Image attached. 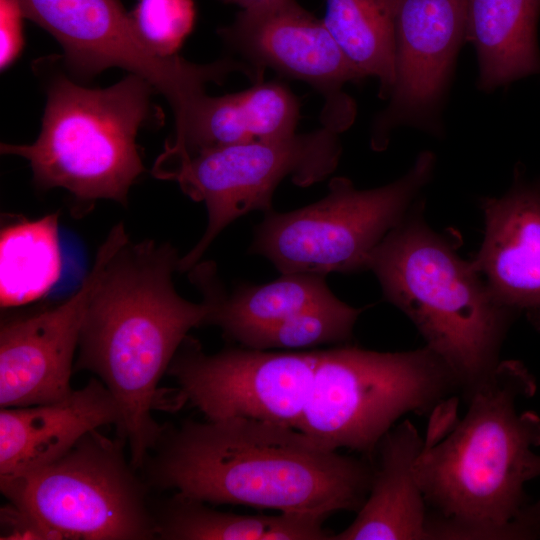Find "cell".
I'll list each match as a JSON object with an SVG mask.
<instances>
[{
    "label": "cell",
    "mask_w": 540,
    "mask_h": 540,
    "mask_svg": "<svg viewBox=\"0 0 540 540\" xmlns=\"http://www.w3.org/2000/svg\"><path fill=\"white\" fill-rule=\"evenodd\" d=\"M539 185H540V182H539Z\"/></svg>",
    "instance_id": "cell-29"
},
{
    "label": "cell",
    "mask_w": 540,
    "mask_h": 540,
    "mask_svg": "<svg viewBox=\"0 0 540 540\" xmlns=\"http://www.w3.org/2000/svg\"><path fill=\"white\" fill-rule=\"evenodd\" d=\"M218 33L259 74L270 68L304 81L321 93L325 99L322 126L341 133L353 124L356 104L343 87L364 78L343 54L323 20L296 0H274L243 9L232 24Z\"/></svg>",
    "instance_id": "cell-12"
},
{
    "label": "cell",
    "mask_w": 540,
    "mask_h": 540,
    "mask_svg": "<svg viewBox=\"0 0 540 540\" xmlns=\"http://www.w3.org/2000/svg\"><path fill=\"white\" fill-rule=\"evenodd\" d=\"M58 213L19 218L0 234V305L15 308L45 297L60 278Z\"/></svg>",
    "instance_id": "cell-22"
},
{
    "label": "cell",
    "mask_w": 540,
    "mask_h": 540,
    "mask_svg": "<svg viewBox=\"0 0 540 540\" xmlns=\"http://www.w3.org/2000/svg\"><path fill=\"white\" fill-rule=\"evenodd\" d=\"M398 0H326L325 26L363 77L379 82L388 100L395 78V18Z\"/></svg>",
    "instance_id": "cell-23"
},
{
    "label": "cell",
    "mask_w": 540,
    "mask_h": 540,
    "mask_svg": "<svg viewBox=\"0 0 540 540\" xmlns=\"http://www.w3.org/2000/svg\"><path fill=\"white\" fill-rule=\"evenodd\" d=\"M179 256L168 243L128 240L106 262L82 323L74 369L97 375L113 395L117 436L140 470L162 425L153 410L164 402L159 381L180 345L205 325L210 308L178 294Z\"/></svg>",
    "instance_id": "cell-3"
},
{
    "label": "cell",
    "mask_w": 540,
    "mask_h": 540,
    "mask_svg": "<svg viewBox=\"0 0 540 540\" xmlns=\"http://www.w3.org/2000/svg\"><path fill=\"white\" fill-rule=\"evenodd\" d=\"M118 405L104 383L90 378L66 398L0 410V481L19 477L67 453L88 432L119 423Z\"/></svg>",
    "instance_id": "cell-16"
},
{
    "label": "cell",
    "mask_w": 540,
    "mask_h": 540,
    "mask_svg": "<svg viewBox=\"0 0 540 540\" xmlns=\"http://www.w3.org/2000/svg\"><path fill=\"white\" fill-rule=\"evenodd\" d=\"M435 164L434 153L422 151L402 177L368 190L334 177L319 201L291 212L264 213L249 251L268 259L281 274L369 270L374 250L406 217Z\"/></svg>",
    "instance_id": "cell-8"
},
{
    "label": "cell",
    "mask_w": 540,
    "mask_h": 540,
    "mask_svg": "<svg viewBox=\"0 0 540 540\" xmlns=\"http://www.w3.org/2000/svg\"><path fill=\"white\" fill-rule=\"evenodd\" d=\"M153 92L132 73L104 89L56 75L36 141L2 143L1 153L26 159L42 190L63 188L83 205L98 199L126 205L130 187L144 171L136 137L154 117Z\"/></svg>",
    "instance_id": "cell-5"
},
{
    "label": "cell",
    "mask_w": 540,
    "mask_h": 540,
    "mask_svg": "<svg viewBox=\"0 0 540 540\" xmlns=\"http://www.w3.org/2000/svg\"><path fill=\"white\" fill-rule=\"evenodd\" d=\"M369 270L385 299L413 322L468 398L499 364L500 346L515 313L420 215H406L385 236Z\"/></svg>",
    "instance_id": "cell-4"
},
{
    "label": "cell",
    "mask_w": 540,
    "mask_h": 540,
    "mask_svg": "<svg viewBox=\"0 0 540 540\" xmlns=\"http://www.w3.org/2000/svg\"><path fill=\"white\" fill-rule=\"evenodd\" d=\"M466 12L467 0H398L394 84L373 121L372 149H385L402 126L442 133V110L466 42Z\"/></svg>",
    "instance_id": "cell-13"
},
{
    "label": "cell",
    "mask_w": 540,
    "mask_h": 540,
    "mask_svg": "<svg viewBox=\"0 0 540 540\" xmlns=\"http://www.w3.org/2000/svg\"><path fill=\"white\" fill-rule=\"evenodd\" d=\"M151 511L159 540H327L334 535L320 518L224 512L177 492L151 497Z\"/></svg>",
    "instance_id": "cell-21"
},
{
    "label": "cell",
    "mask_w": 540,
    "mask_h": 540,
    "mask_svg": "<svg viewBox=\"0 0 540 540\" xmlns=\"http://www.w3.org/2000/svg\"><path fill=\"white\" fill-rule=\"evenodd\" d=\"M540 0H467L466 42L475 48L484 92L540 74Z\"/></svg>",
    "instance_id": "cell-19"
},
{
    "label": "cell",
    "mask_w": 540,
    "mask_h": 540,
    "mask_svg": "<svg viewBox=\"0 0 540 540\" xmlns=\"http://www.w3.org/2000/svg\"><path fill=\"white\" fill-rule=\"evenodd\" d=\"M337 131L322 126L312 132L201 150L162 152L152 174L176 182L182 192L204 202L206 230L179 259L178 271L191 270L217 235L251 211L270 212L277 186L287 177L300 187L323 181L337 168L342 148Z\"/></svg>",
    "instance_id": "cell-9"
},
{
    "label": "cell",
    "mask_w": 540,
    "mask_h": 540,
    "mask_svg": "<svg viewBox=\"0 0 540 540\" xmlns=\"http://www.w3.org/2000/svg\"><path fill=\"white\" fill-rule=\"evenodd\" d=\"M23 7L20 0H0V66L8 68L20 55L23 45Z\"/></svg>",
    "instance_id": "cell-26"
},
{
    "label": "cell",
    "mask_w": 540,
    "mask_h": 540,
    "mask_svg": "<svg viewBox=\"0 0 540 540\" xmlns=\"http://www.w3.org/2000/svg\"><path fill=\"white\" fill-rule=\"evenodd\" d=\"M191 270V278L210 308L205 325L219 327L229 340L239 331L271 325L338 300L322 275L281 274L270 283L244 284L227 294L212 263L195 265Z\"/></svg>",
    "instance_id": "cell-20"
},
{
    "label": "cell",
    "mask_w": 540,
    "mask_h": 540,
    "mask_svg": "<svg viewBox=\"0 0 540 540\" xmlns=\"http://www.w3.org/2000/svg\"><path fill=\"white\" fill-rule=\"evenodd\" d=\"M27 18L47 30L64 50L69 70L82 77L118 67L138 75L161 93L183 118L210 82L221 83L236 72L225 58L199 65L178 55L152 52L138 35L120 0H20Z\"/></svg>",
    "instance_id": "cell-10"
},
{
    "label": "cell",
    "mask_w": 540,
    "mask_h": 540,
    "mask_svg": "<svg viewBox=\"0 0 540 540\" xmlns=\"http://www.w3.org/2000/svg\"><path fill=\"white\" fill-rule=\"evenodd\" d=\"M224 3L236 4L243 9L254 8L272 2L274 0H219Z\"/></svg>",
    "instance_id": "cell-28"
},
{
    "label": "cell",
    "mask_w": 540,
    "mask_h": 540,
    "mask_svg": "<svg viewBox=\"0 0 540 540\" xmlns=\"http://www.w3.org/2000/svg\"><path fill=\"white\" fill-rule=\"evenodd\" d=\"M484 239L471 261L491 293L540 331V185L517 172L501 197L482 202Z\"/></svg>",
    "instance_id": "cell-15"
},
{
    "label": "cell",
    "mask_w": 540,
    "mask_h": 540,
    "mask_svg": "<svg viewBox=\"0 0 540 540\" xmlns=\"http://www.w3.org/2000/svg\"><path fill=\"white\" fill-rule=\"evenodd\" d=\"M362 311L363 308H354L338 299L271 325L239 331L230 340L257 350L300 349L345 342L352 337Z\"/></svg>",
    "instance_id": "cell-24"
},
{
    "label": "cell",
    "mask_w": 540,
    "mask_h": 540,
    "mask_svg": "<svg viewBox=\"0 0 540 540\" xmlns=\"http://www.w3.org/2000/svg\"><path fill=\"white\" fill-rule=\"evenodd\" d=\"M140 471L150 490L326 520L359 511L374 466L296 428L228 418L162 425Z\"/></svg>",
    "instance_id": "cell-1"
},
{
    "label": "cell",
    "mask_w": 540,
    "mask_h": 540,
    "mask_svg": "<svg viewBox=\"0 0 540 540\" xmlns=\"http://www.w3.org/2000/svg\"><path fill=\"white\" fill-rule=\"evenodd\" d=\"M525 475L527 481L540 477V455L533 452L529 455Z\"/></svg>",
    "instance_id": "cell-27"
},
{
    "label": "cell",
    "mask_w": 540,
    "mask_h": 540,
    "mask_svg": "<svg viewBox=\"0 0 540 540\" xmlns=\"http://www.w3.org/2000/svg\"><path fill=\"white\" fill-rule=\"evenodd\" d=\"M128 239L118 223L73 295L54 307L1 321V408L53 403L71 394L73 360L90 296L106 262Z\"/></svg>",
    "instance_id": "cell-14"
},
{
    "label": "cell",
    "mask_w": 540,
    "mask_h": 540,
    "mask_svg": "<svg viewBox=\"0 0 540 540\" xmlns=\"http://www.w3.org/2000/svg\"><path fill=\"white\" fill-rule=\"evenodd\" d=\"M300 102L277 81L256 82L250 88L219 97L204 93L190 107L167 141V153L192 154L201 150L295 134Z\"/></svg>",
    "instance_id": "cell-17"
},
{
    "label": "cell",
    "mask_w": 540,
    "mask_h": 540,
    "mask_svg": "<svg viewBox=\"0 0 540 540\" xmlns=\"http://www.w3.org/2000/svg\"><path fill=\"white\" fill-rule=\"evenodd\" d=\"M127 443L92 430L57 460L0 481L2 539H156L151 491Z\"/></svg>",
    "instance_id": "cell-6"
},
{
    "label": "cell",
    "mask_w": 540,
    "mask_h": 540,
    "mask_svg": "<svg viewBox=\"0 0 540 540\" xmlns=\"http://www.w3.org/2000/svg\"><path fill=\"white\" fill-rule=\"evenodd\" d=\"M320 350L270 352L244 346L215 354L187 335L167 374L206 419L247 418L297 428Z\"/></svg>",
    "instance_id": "cell-11"
},
{
    "label": "cell",
    "mask_w": 540,
    "mask_h": 540,
    "mask_svg": "<svg viewBox=\"0 0 540 540\" xmlns=\"http://www.w3.org/2000/svg\"><path fill=\"white\" fill-rule=\"evenodd\" d=\"M129 14L145 45L162 57L177 55L196 18L193 0H138Z\"/></svg>",
    "instance_id": "cell-25"
},
{
    "label": "cell",
    "mask_w": 540,
    "mask_h": 540,
    "mask_svg": "<svg viewBox=\"0 0 540 540\" xmlns=\"http://www.w3.org/2000/svg\"><path fill=\"white\" fill-rule=\"evenodd\" d=\"M424 446L408 419L380 440L369 493L354 521L333 540L428 539V508L415 464Z\"/></svg>",
    "instance_id": "cell-18"
},
{
    "label": "cell",
    "mask_w": 540,
    "mask_h": 540,
    "mask_svg": "<svg viewBox=\"0 0 540 540\" xmlns=\"http://www.w3.org/2000/svg\"><path fill=\"white\" fill-rule=\"evenodd\" d=\"M535 392L523 363L507 360L467 398L463 419L454 417V401L443 404L415 464L428 539L540 536V498L531 502L524 489L527 459L540 446V416L517 408Z\"/></svg>",
    "instance_id": "cell-2"
},
{
    "label": "cell",
    "mask_w": 540,
    "mask_h": 540,
    "mask_svg": "<svg viewBox=\"0 0 540 540\" xmlns=\"http://www.w3.org/2000/svg\"><path fill=\"white\" fill-rule=\"evenodd\" d=\"M457 389L453 372L427 346L404 352L321 349L296 429L331 450L370 458L401 416L431 414Z\"/></svg>",
    "instance_id": "cell-7"
}]
</instances>
